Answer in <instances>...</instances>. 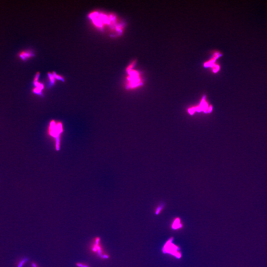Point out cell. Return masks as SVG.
<instances>
[{
	"mask_svg": "<svg viewBox=\"0 0 267 267\" xmlns=\"http://www.w3.org/2000/svg\"><path fill=\"white\" fill-rule=\"evenodd\" d=\"M162 208H163V206H160V207H158V209H157L156 212V214L158 215V214L159 213L161 210H162Z\"/></svg>",
	"mask_w": 267,
	"mask_h": 267,
	"instance_id": "obj_9",
	"label": "cell"
},
{
	"mask_svg": "<svg viewBox=\"0 0 267 267\" xmlns=\"http://www.w3.org/2000/svg\"><path fill=\"white\" fill-rule=\"evenodd\" d=\"M31 266L32 267H38V264L33 262H32L31 263Z\"/></svg>",
	"mask_w": 267,
	"mask_h": 267,
	"instance_id": "obj_11",
	"label": "cell"
},
{
	"mask_svg": "<svg viewBox=\"0 0 267 267\" xmlns=\"http://www.w3.org/2000/svg\"><path fill=\"white\" fill-rule=\"evenodd\" d=\"M53 75L54 77H55V78H56L57 79L59 80H63L62 77H60V76L59 75H56L55 73H53Z\"/></svg>",
	"mask_w": 267,
	"mask_h": 267,
	"instance_id": "obj_7",
	"label": "cell"
},
{
	"mask_svg": "<svg viewBox=\"0 0 267 267\" xmlns=\"http://www.w3.org/2000/svg\"><path fill=\"white\" fill-rule=\"evenodd\" d=\"M28 260H29V259L26 257L22 259L20 261H19V263H18L17 264V267H22L24 266V264L28 261Z\"/></svg>",
	"mask_w": 267,
	"mask_h": 267,
	"instance_id": "obj_5",
	"label": "cell"
},
{
	"mask_svg": "<svg viewBox=\"0 0 267 267\" xmlns=\"http://www.w3.org/2000/svg\"><path fill=\"white\" fill-rule=\"evenodd\" d=\"M76 266L78 267H90V266L85 263L78 262L76 263Z\"/></svg>",
	"mask_w": 267,
	"mask_h": 267,
	"instance_id": "obj_6",
	"label": "cell"
},
{
	"mask_svg": "<svg viewBox=\"0 0 267 267\" xmlns=\"http://www.w3.org/2000/svg\"><path fill=\"white\" fill-rule=\"evenodd\" d=\"M33 56V54L29 52L24 51L19 54V56L23 60H25Z\"/></svg>",
	"mask_w": 267,
	"mask_h": 267,
	"instance_id": "obj_4",
	"label": "cell"
},
{
	"mask_svg": "<svg viewBox=\"0 0 267 267\" xmlns=\"http://www.w3.org/2000/svg\"><path fill=\"white\" fill-rule=\"evenodd\" d=\"M130 71V76L128 78L127 88L133 89L140 86L142 82L139 78V73L136 71Z\"/></svg>",
	"mask_w": 267,
	"mask_h": 267,
	"instance_id": "obj_1",
	"label": "cell"
},
{
	"mask_svg": "<svg viewBox=\"0 0 267 267\" xmlns=\"http://www.w3.org/2000/svg\"><path fill=\"white\" fill-rule=\"evenodd\" d=\"M100 243V237H95L94 243H93V244L91 246V251L103 258H108L109 257V256L107 254H104V251Z\"/></svg>",
	"mask_w": 267,
	"mask_h": 267,
	"instance_id": "obj_2",
	"label": "cell"
},
{
	"mask_svg": "<svg viewBox=\"0 0 267 267\" xmlns=\"http://www.w3.org/2000/svg\"><path fill=\"white\" fill-rule=\"evenodd\" d=\"M39 73H38V74H37L36 75L35 79V82H37V81L38 80L39 77Z\"/></svg>",
	"mask_w": 267,
	"mask_h": 267,
	"instance_id": "obj_12",
	"label": "cell"
},
{
	"mask_svg": "<svg viewBox=\"0 0 267 267\" xmlns=\"http://www.w3.org/2000/svg\"><path fill=\"white\" fill-rule=\"evenodd\" d=\"M182 227V224L181 223V220L179 217L176 218L173 223L172 228L173 229H177L181 228Z\"/></svg>",
	"mask_w": 267,
	"mask_h": 267,
	"instance_id": "obj_3",
	"label": "cell"
},
{
	"mask_svg": "<svg viewBox=\"0 0 267 267\" xmlns=\"http://www.w3.org/2000/svg\"><path fill=\"white\" fill-rule=\"evenodd\" d=\"M49 77H50V79H51L52 83H54V79L53 75L51 74H49Z\"/></svg>",
	"mask_w": 267,
	"mask_h": 267,
	"instance_id": "obj_8",
	"label": "cell"
},
{
	"mask_svg": "<svg viewBox=\"0 0 267 267\" xmlns=\"http://www.w3.org/2000/svg\"><path fill=\"white\" fill-rule=\"evenodd\" d=\"M34 91V92L36 93L39 94L41 92V90L38 88L35 89Z\"/></svg>",
	"mask_w": 267,
	"mask_h": 267,
	"instance_id": "obj_10",
	"label": "cell"
}]
</instances>
